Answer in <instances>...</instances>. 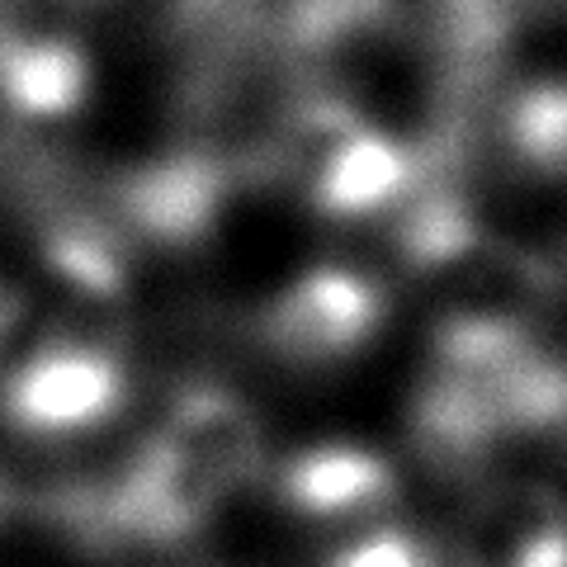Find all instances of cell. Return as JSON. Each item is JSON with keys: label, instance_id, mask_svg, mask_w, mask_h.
<instances>
[{"label": "cell", "instance_id": "cell-11", "mask_svg": "<svg viewBox=\"0 0 567 567\" xmlns=\"http://www.w3.org/2000/svg\"><path fill=\"white\" fill-rule=\"evenodd\" d=\"M558 10H567V0H563V6H558Z\"/></svg>", "mask_w": 567, "mask_h": 567}, {"label": "cell", "instance_id": "cell-9", "mask_svg": "<svg viewBox=\"0 0 567 567\" xmlns=\"http://www.w3.org/2000/svg\"><path fill=\"white\" fill-rule=\"evenodd\" d=\"M14 502H20V492H14V487L6 483V477H0V520H6L10 511H14Z\"/></svg>", "mask_w": 567, "mask_h": 567}, {"label": "cell", "instance_id": "cell-2", "mask_svg": "<svg viewBox=\"0 0 567 567\" xmlns=\"http://www.w3.org/2000/svg\"><path fill=\"white\" fill-rule=\"evenodd\" d=\"M388 312H393V298L379 275L360 265L322 260L265 298L251 336L275 364L298 369V374H322L374 346L388 327Z\"/></svg>", "mask_w": 567, "mask_h": 567}, {"label": "cell", "instance_id": "cell-5", "mask_svg": "<svg viewBox=\"0 0 567 567\" xmlns=\"http://www.w3.org/2000/svg\"><path fill=\"white\" fill-rule=\"evenodd\" d=\"M454 567H567V496L544 483H492L473 496Z\"/></svg>", "mask_w": 567, "mask_h": 567}, {"label": "cell", "instance_id": "cell-8", "mask_svg": "<svg viewBox=\"0 0 567 567\" xmlns=\"http://www.w3.org/2000/svg\"><path fill=\"white\" fill-rule=\"evenodd\" d=\"M327 567H454L450 548H440L431 539H421L416 529L402 525H364L336 548Z\"/></svg>", "mask_w": 567, "mask_h": 567}, {"label": "cell", "instance_id": "cell-1", "mask_svg": "<svg viewBox=\"0 0 567 567\" xmlns=\"http://www.w3.org/2000/svg\"><path fill=\"white\" fill-rule=\"evenodd\" d=\"M133 393L118 336L48 322L33 341L0 364V421L39 445L104 431Z\"/></svg>", "mask_w": 567, "mask_h": 567}, {"label": "cell", "instance_id": "cell-3", "mask_svg": "<svg viewBox=\"0 0 567 567\" xmlns=\"http://www.w3.org/2000/svg\"><path fill=\"white\" fill-rule=\"evenodd\" d=\"M76 0H0V110L52 123L91 95V43Z\"/></svg>", "mask_w": 567, "mask_h": 567}, {"label": "cell", "instance_id": "cell-7", "mask_svg": "<svg viewBox=\"0 0 567 567\" xmlns=\"http://www.w3.org/2000/svg\"><path fill=\"white\" fill-rule=\"evenodd\" d=\"M492 137L529 185L567 189V76H539L492 104Z\"/></svg>", "mask_w": 567, "mask_h": 567}, {"label": "cell", "instance_id": "cell-10", "mask_svg": "<svg viewBox=\"0 0 567 567\" xmlns=\"http://www.w3.org/2000/svg\"><path fill=\"white\" fill-rule=\"evenodd\" d=\"M76 6H81V10H91V6H104V0H76Z\"/></svg>", "mask_w": 567, "mask_h": 567}, {"label": "cell", "instance_id": "cell-4", "mask_svg": "<svg viewBox=\"0 0 567 567\" xmlns=\"http://www.w3.org/2000/svg\"><path fill=\"white\" fill-rule=\"evenodd\" d=\"M147 445L227 502L265 473V425L256 406L223 383L181 388L152 425Z\"/></svg>", "mask_w": 567, "mask_h": 567}, {"label": "cell", "instance_id": "cell-6", "mask_svg": "<svg viewBox=\"0 0 567 567\" xmlns=\"http://www.w3.org/2000/svg\"><path fill=\"white\" fill-rule=\"evenodd\" d=\"M275 492L298 520L364 529L398 502V468L369 445L327 440L284 458Z\"/></svg>", "mask_w": 567, "mask_h": 567}]
</instances>
